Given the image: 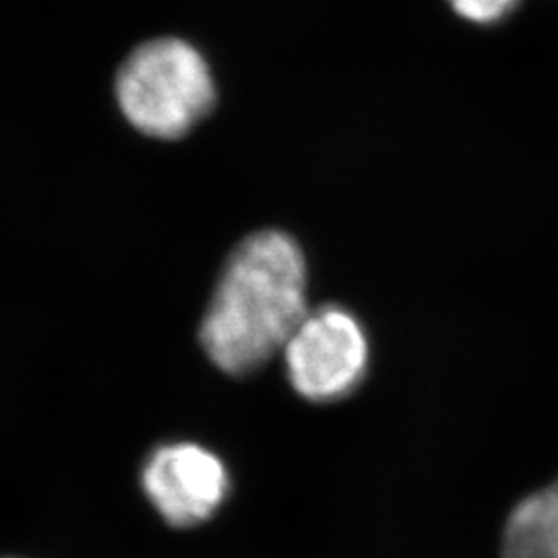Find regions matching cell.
I'll use <instances>...</instances> for the list:
<instances>
[{
	"label": "cell",
	"mask_w": 558,
	"mask_h": 558,
	"mask_svg": "<svg viewBox=\"0 0 558 558\" xmlns=\"http://www.w3.org/2000/svg\"><path fill=\"white\" fill-rule=\"evenodd\" d=\"M141 484L170 525L195 527L218 513L230 476L223 461L197 442H168L145 461Z\"/></svg>",
	"instance_id": "obj_4"
},
{
	"label": "cell",
	"mask_w": 558,
	"mask_h": 558,
	"mask_svg": "<svg viewBox=\"0 0 558 558\" xmlns=\"http://www.w3.org/2000/svg\"><path fill=\"white\" fill-rule=\"evenodd\" d=\"M292 387L315 403L350 396L368 368V339L359 319L339 306L306 313L283 348Z\"/></svg>",
	"instance_id": "obj_3"
},
{
	"label": "cell",
	"mask_w": 558,
	"mask_h": 558,
	"mask_svg": "<svg viewBox=\"0 0 558 558\" xmlns=\"http://www.w3.org/2000/svg\"><path fill=\"white\" fill-rule=\"evenodd\" d=\"M502 558H558V480L513 509Z\"/></svg>",
	"instance_id": "obj_5"
},
{
	"label": "cell",
	"mask_w": 558,
	"mask_h": 558,
	"mask_svg": "<svg viewBox=\"0 0 558 558\" xmlns=\"http://www.w3.org/2000/svg\"><path fill=\"white\" fill-rule=\"evenodd\" d=\"M461 17L474 21V23H497L507 17L519 0H449Z\"/></svg>",
	"instance_id": "obj_6"
},
{
	"label": "cell",
	"mask_w": 558,
	"mask_h": 558,
	"mask_svg": "<svg viewBox=\"0 0 558 558\" xmlns=\"http://www.w3.org/2000/svg\"><path fill=\"white\" fill-rule=\"evenodd\" d=\"M306 260L286 232L263 230L228 257L201 323V345L228 375L259 371L306 317Z\"/></svg>",
	"instance_id": "obj_1"
},
{
	"label": "cell",
	"mask_w": 558,
	"mask_h": 558,
	"mask_svg": "<svg viewBox=\"0 0 558 558\" xmlns=\"http://www.w3.org/2000/svg\"><path fill=\"white\" fill-rule=\"evenodd\" d=\"M117 101L124 119L143 135L177 140L214 108L216 85L195 46L160 38L141 44L122 62Z\"/></svg>",
	"instance_id": "obj_2"
}]
</instances>
